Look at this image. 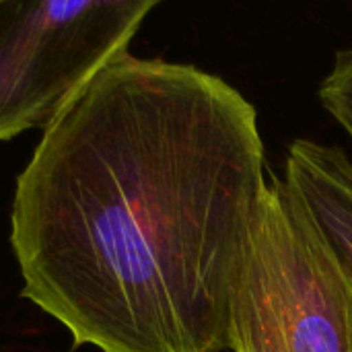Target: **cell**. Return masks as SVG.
<instances>
[{
	"mask_svg": "<svg viewBox=\"0 0 352 352\" xmlns=\"http://www.w3.org/2000/svg\"><path fill=\"white\" fill-rule=\"evenodd\" d=\"M266 188L258 111L235 87L126 52L16 177L23 297L103 352H227Z\"/></svg>",
	"mask_w": 352,
	"mask_h": 352,
	"instance_id": "6da1fadb",
	"label": "cell"
},
{
	"mask_svg": "<svg viewBox=\"0 0 352 352\" xmlns=\"http://www.w3.org/2000/svg\"><path fill=\"white\" fill-rule=\"evenodd\" d=\"M233 352H352V287L291 188L268 184L229 318Z\"/></svg>",
	"mask_w": 352,
	"mask_h": 352,
	"instance_id": "7a4b0ae2",
	"label": "cell"
},
{
	"mask_svg": "<svg viewBox=\"0 0 352 352\" xmlns=\"http://www.w3.org/2000/svg\"><path fill=\"white\" fill-rule=\"evenodd\" d=\"M157 0H0V140L47 128L128 52Z\"/></svg>",
	"mask_w": 352,
	"mask_h": 352,
	"instance_id": "3957f363",
	"label": "cell"
},
{
	"mask_svg": "<svg viewBox=\"0 0 352 352\" xmlns=\"http://www.w3.org/2000/svg\"><path fill=\"white\" fill-rule=\"evenodd\" d=\"M285 184L352 287V159L338 146L309 138L293 140Z\"/></svg>",
	"mask_w": 352,
	"mask_h": 352,
	"instance_id": "277c9868",
	"label": "cell"
},
{
	"mask_svg": "<svg viewBox=\"0 0 352 352\" xmlns=\"http://www.w3.org/2000/svg\"><path fill=\"white\" fill-rule=\"evenodd\" d=\"M318 95L352 140V47L336 54L334 66L320 82Z\"/></svg>",
	"mask_w": 352,
	"mask_h": 352,
	"instance_id": "5b68a950",
	"label": "cell"
}]
</instances>
